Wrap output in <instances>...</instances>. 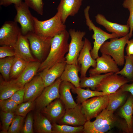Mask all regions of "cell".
I'll return each mask as SVG.
<instances>
[{"label": "cell", "instance_id": "obj_23", "mask_svg": "<svg viewBox=\"0 0 133 133\" xmlns=\"http://www.w3.org/2000/svg\"><path fill=\"white\" fill-rule=\"evenodd\" d=\"M41 63L37 61L29 62L21 74L15 79L21 87H24L36 76Z\"/></svg>", "mask_w": 133, "mask_h": 133}, {"label": "cell", "instance_id": "obj_31", "mask_svg": "<svg viewBox=\"0 0 133 133\" xmlns=\"http://www.w3.org/2000/svg\"><path fill=\"white\" fill-rule=\"evenodd\" d=\"M29 62L15 56L10 74V78H17L21 74Z\"/></svg>", "mask_w": 133, "mask_h": 133}, {"label": "cell", "instance_id": "obj_47", "mask_svg": "<svg viewBox=\"0 0 133 133\" xmlns=\"http://www.w3.org/2000/svg\"><path fill=\"white\" fill-rule=\"evenodd\" d=\"M132 133H133V115L132 117Z\"/></svg>", "mask_w": 133, "mask_h": 133}, {"label": "cell", "instance_id": "obj_14", "mask_svg": "<svg viewBox=\"0 0 133 133\" xmlns=\"http://www.w3.org/2000/svg\"><path fill=\"white\" fill-rule=\"evenodd\" d=\"M66 109L63 102L60 98H58L42 109L40 111L52 124L58 123L64 116Z\"/></svg>", "mask_w": 133, "mask_h": 133}, {"label": "cell", "instance_id": "obj_10", "mask_svg": "<svg viewBox=\"0 0 133 133\" xmlns=\"http://www.w3.org/2000/svg\"><path fill=\"white\" fill-rule=\"evenodd\" d=\"M21 33L17 22L14 21L5 22L0 28V45L13 47Z\"/></svg>", "mask_w": 133, "mask_h": 133}, {"label": "cell", "instance_id": "obj_16", "mask_svg": "<svg viewBox=\"0 0 133 133\" xmlns=\"http://www.w3.org/2000/svg\"><path fill=\"white\" fill-rule=\"evenodd\" d=\"M87 121L82 110L81 104L66 109L65 114L58 123L74 126H83Z\"/></svg>", "mask_w": 133, "mask_h": 133}, {"label": "cell", "instance_id": "obj_32", "mask_svg": "<svg viewBox=\"0 0 133 133\" xmlns=\"http://www.w3.org/2000/svg\"><path fill=\"white\" fill-rule=\"evenodd\" d=\"M52 124V133H81L83 131V126H74L56 123Z\"/></svg>", "mask_w": 133, "mask_h": 133}, {"label": "cell", "instance_id": "obj_22", "mask_svg": "<svg viewBox=\"0 0 133 133\" xmlns=\"http://www.w3.org/2000/svg\"><path fill=\"white\" fill-rule=\"evenodd\" d=\"M79 64H67L64 70L60 77L62 81L68 82L76 87H80V78L78 73L81 71V67Z\"/></svg>", "mask_w": 133, "mask_h": 133}, {"label": "cell", "instance_id": "obj_26", "mask_svg": "<svg viewBox=\"0 0 133 133\" xmlns=\"http://www.w3.org/2000/svg\"><path fill=\"white\" fill-rule=\"evenodd\" d=\"M128 92L120 88L115 93L108 94V103L106 109L114 112L125 103L129 96Z\"/></svg>", "mask_w": 133, "mask_h": 133}, {"label": "cell", "instance_id": "obj_24", "mask_svg": "<svg viewBox=\"0 0 133 133\" xmlns=\"http://www.w3.org/2000/svg\"><path fill=\"white\" fill-rule=\"evenodd\" d=\"M75 87L67 81H61L59 87L60 98L64 104L66 109L74 108L77 105L74 101L70 90Z\"/></svg>", "mask_w": 133, "mask_h": 133}, {"label": "cell", "instance_id": "obj_33", "mask_svg": "<svg viewBox=\"0 0 133 133\" xmlns=\"http://www.w3.org/2000/svg\"><path fill=\"white\" fill-rule=\"evenodd\" d=\"M15 56L0 59V72L4 80H9L11 68Z\"/></svg>", "mask_w": 133, "mask_h": 133}, {"label": "cell", "instance_id": "obj_6", "mask_svg": "<svg viewBox=\"0 0 133 133\" xmlns=\"http://www.w3.org/2000/svg\"><path fill=\"white\" fill-rule=\"evenodd\" d=\"M30 43L31 50L35 57L39 61L46 58L49 52L52 38L38 35L34 32L26 35Z\"/></svg>", "mask_w": 133, "mask_h": 133}, {"label": "cell", "instance_id": "obj_11", "mask_svg": "<svg viewBox=\"0 0 133 133\" xmlns=\"http://www.w3.org/2000/svg\"><path fill=\"white\" fill-rule=\"evenodd\" d=\"M61 81L59 77L51 84L45 88L35 100L37 110L40 111L55 99L60 98L59 87Z\"/></svg>", "mask_w": 133, "mask_h": 133}, {"label": "cell", "instance_id": "obj_29", "mask_svg": "<svg viewBox=\"0 0 133 133\" xmlns=\"http://www.w3.org/2000/svg\"><path fill=\"white\" fill-rule=\"evenodd\" d=\"M73 93L77 95V103L81 104L88 99L94 97L109 94L102 92L96 90H92L88 88L86 89L79 87L74 88L71 90Z\"/></svg>", "mask_w": 133, "mask_h": 133}, {"label": "cell", "instance_id": "obj_35", "mask_svg": "<svg viewBox=\"0 0 133 133\" xmlns=\"http://www.w3.org/2000/svg\"><path fill=\"white\" fill-rule=\"evenodd\" d=\"M16 115L15 112H7L0 111V116L2 129L0 133H7L9 127Z\"/></svg>", "mask_w": 133, "mask_h": 133}, {"label": "cell", "instance_id": "obj_12", "mask_svg": "<svg viewBox=\"0 0 133 133\" xmlns=\"http://www.w3.org/2000/svg\"><path fill=\"white\" fill-rule=\"evenodd\" d=\"M131 81L122 76L113 73L104 77L95 90L109 94L115 93L123 85Z\"/></svg>", "mask_w": 133, "mask_h": 133}, {"label": "cell", "instance_id": "obj_13", "mask_svg": "<svg viewBox=\"0 0 133 133\" xmlns=\"http://www.w3.org/2000/svg\"><path fill=\"white\" fill-rule=\"evenodd\" d=\"M102 54L100 57L96 59V67L89 69V73L90 76L102 73L106 74L111 72L116 73L120 70L118 65L111 56Z\"/></svg>", "mask_w": 133, "mask_h": 133}, {"label": "cell", "instance_id": "obj_48", "mask_svg": "<svg viewBox=\"0 0 133 133\" xmlns=\"http://www.w3.org/2000/svg\"></svg>", "mask_w": 133, "mask_h": 133}, {"label": "cell", "instance_id": "obj_7", "mask_svg": "<svg viewBox=\"0 0 133 133\" xmlns=\"http://www.w3.org/2000/svg\"><path fill=\"white\" fill-rule=\"evenodd\" d=\"M108 95L94 97L81 104L82 111L87 121L96 117L106 108L109 101Z\"/></svg>", "mask_w": 133, "mask_h": 133}, {"label": "cell", "instance_id": "obj_27", "mask_svg": "<svg viewBox=\"0 0 133 133\" xmlns=\"http://www.w3.org/2000/svg\"><path fill=\"white\" fill-rule=\"evenodd\" d=\"M22 88L17 83L15 79L6 81L3 80L0 76V100L9 98L15 93Z\"/></svg>", "mask_w": 133, "mask_h": 133}, {"label": "cell", "instance_id": "obj_25", "mask_svg": "<svg viewBox=\"0 0 133 133\" xmlns=\"http://www.w3.org/2000/svg\"><path fill=\"white\" fill-rule=\"evenodd\" d=\"M33 129L37 133H52V124L40 111L37 110L33 115Z\"/></svg>", "mask_w": 133, "mask_h": 133}, {"label": "cell", "instance_id": "obj_8", "mask_svg": "<svg viewBox=\"0 0 133 133\" xmlns=\"http://www.w3.org/2000/svg\"><path fill=\"white\" fill-rule=\"evenodd\" d=\"M68 32L71 40L68 53L65 56L66 61L67 64H78V59L84 44V40L83 39L86 33L72 29H70Z\"/></svg>", "mask_w": 133, "mask_h": 133}, {"label": "cell", "instance_id": "obj_5", "mask_svg": "<svg viewBox=\"0 0 133 133\" xmlns=\"http://www.w3.org/2000/svg\"><path fill=\"white\" fill-rule=\"evenodd\" d=\"M90 8V6H87L84 9V12L86 24L89 30L90 31L92 30L94 32L92 38L94 41L93 42V47L90 50V53L92 58L95 60L99 57V51L106 41L109 39L119 37L115 33H108L95 26L89 17V11Z\"/></svg>", "mask_w": 133, "mask_h": 133}, {"label": "cell", "instance_id": "obj_3", "mask_svg": "<svg viewBox=\"0 0 133 133\" xmlns=\"http://www.w3.org/2000/svg\"><path fill=\"white\" fill-rule=\"evenodd\" d=\"M34 32L44 37L52 38L66 30V26L62 22L60 13L57 12L53 17L44 21L39 20L33 17Z\"/></svg>", "mask_w": 133, "mask_h": 133}, {"label": "cell", "instance_id": "obj_37", "mask_svg": "<svg viewBox=\"0 0 133 133\" xmlns=\"http://www.w3.org/2000/svg\"><path fill=\"white\" fill-rule=\"evenodd\" d=\"M24 117L16 115L10 126L7 133H21Z\"/></svg>", "mask_w": 133, "mask_h": 133}, {"label": "cell", "instance_id": "obj_9", "mask_svg": "<svg viewBox=\"0 0 133 133\" xmlns=\"http://www.w3.org/2000/svg\"><path fill=\"white\" fill-rule=\"evenodd\" d=\"M17 14L14 21L18 23L21 26L22 34L26 35L30 32H34L33 16L31 14L29 6L24 2L14 5Z\"/></svg>", "mask_w": 133, "mask_h": 133}, {"label": "cell", "instance_id": "obj_40", "mask_svg": "<svg viewBox=\"0 0 133 133\" xmlns=\"http://www.w3.org/2000/svg\"><path fill=\"white\" fill-rule=\"evenodd\" d=\"M24 2L29 6L38 14H43L44 3L43 0H24Z\"/></svg>", "mask_w": 133, "mask_h": 133}, {"label": "cell", "instance_id": "obj_4", "mask_svg": "<svg viewBox=\"0 0 133 133\" xmlns=\"http://www.w3.org/2000/svg\"><path fill=\"white\" fill-rule=\"evenodd\" d=\"M129 33L118 38H111L109 41H105L100 47L102 54H105L112 57L117 65L121 66L124 64V49L125 46L130 38Z\"/></svg>", "mask_w": 133, "mask_h": 133}, {"label": "cell", "instance_id": "obj_41", "mask_svg": "<svg viewBox=\"0 0 133 133\" xmlns=\"http://www.w3.org/2000/svg\"><path fill=\"white\" fill-rule=\"evenodd\" d=\"M33 123V115L32 113H29L26 116L21 133H34Z\"/></svg>", "mask_w": 133, "mask_h": 133}, {"label": "cell", "instance_id": "obj_34", "mask_svg": "<svg viewBox=\"0 0 133 133\" xmlns=\"http://www.w3.org/2000/svg\"><path fill=\"white\" fill-rule=\"evenodd\" d=\"M125 62L123 68L116 73L133 81V56H125Z\"/></svg>", "mask_w": 133, "mask_h": 133}, {"label": "cell", "instance_id": "obj_30", "mask_svg": "<svg viewBox=\"0 0 133 133\" xmlns=\"http://www.w3.org/2000/svg\"><path fill=\"white\" fill-rule=\"evenodd\" d=\"M113 73H114L109 72L104 74L97 75L89 77L86 76L80 78V87L82 88H90L92 90H95L97 87L104 77Z\"/></svg>", "mask_w": 133, "mask_h": 133}, {"label": "cell", "instance_id": "obj_42", "mask_svg": "<svg viewBox=\"0 0 133 133\" xmlns=\"http://www.w3.org/2000/svg\"><path fill=\"white\" fill-rule=\"evenodd\" d=\"M15 56V51L13 47L8 46L0 47V59Z\"/></svg>", "mask_w": 133, "mask_h": 133}, {"label": "cell", "instance_id": "obj_43", "mask_svg": "<svg viewBox=\"0 0 133 133\" xmlns=\"http://www.w3.org/2000/svg\"><path fill=\"white\" fill-rule=\"evenodd\" d=\"M24 93L23 87L15 93L9 99L18 105L23 102Z\"/></svg>", "mask_w": 133, "mask_h": 133}, {"label": "cell", "instance_id": "obj_18", "mask_svg": "<svg viewBox=\"0 0 133 133\" xmlns=\"http://www.w3.org/2000/svg\"><path fill=\"white\" fill-rule=\"evenodd\" d=\"M83 0H61L57 8L61 20L65 23L69 16H74L79 11Z\"/></svg>", "mask_w": 133, "mask_h": 133}, {"label": "cell", "instance_id": "obj_1", "mask_svg": "<svg viewBox=\"0 0 133 133\" xmlns=\"http://www.w3.org/2000/svg\"><path fill=\"white\" fill-rule=\"evenodd\" d=\"M114 112L103 110L93 121L87 120L83 125V133H103L114 127L123 133H129L125 120L114 115Z\"/></svg>", "mask_w": 133, "mask_h": 133}, {"label": "cell", "instance_id": "obj_46", "mask_svg": "<svg viewBox=\"0 0 133 133\" xmlns=\"http://www.w3.org/2000/svg\"><path fill=\"white\" fill-rule=\"evenodd\" d=\"M120 88L123 91L130 92L133 96V83L130 84L125 83Z\"/></svg>", "mask_w": 133, "mask_h": 133}, {"label": "cell", "instance_id": "obj_36", "mask_svg": "<svg viewBox=\"0 0 133 133\" xmlns=\"http://www.w3.org/2000/svg\"><path fill=\"white\" fill-rule=\"evenodd\" d=\"M35 105V100H30L18 104L15 112L16 115L25 117Z\"/></svg>", "mask_w": 133, "mask_h": 133}, {"label": "cell", "instance_id": "obj_17", "mask_svg": "<svg viewBox=\"0 0 133 133\" xmlns=\"http://www.w3.org/2000/svg\"><path fill=\"white\" fill-rule=\"evenodd\" d=\"M24 87L25 93L23 102L30 100H35L41 94L45 88V85L40 76H35L26 83Z\"/></svg>", "mask_w": 133, "mask_h": 133}, {"label": "cell", "instance_id": "obj_2", "mask_svg": "<svg viewBox=\"0 0 133 133\" xmlns=\"http://www.w3.org/2000/svg\"><path fill=\"white\" fill-rule=\"evenodd\" d=\"M69 35L66 30L51 38L49 52L46 59L41 63L38 72L66 61L65 55L69 50Z\"/></svg>", "mask_w": 133, "mask_h": 133}, {"label": "cell", "instance_id": "obj_15", "mask_svg": "<svg viewBox=\"0 0 133 133\" xmlns=\"http://www.w3.org/2000/svg\"><path fill=\"white\" fill-rule=\"evenodd\" d=\"M84 43L78 59V64L81 65L80 78L86 76L87 71L92 66L96 67L97 65L96 60L92 57L90 50L92 49L91 42L86 38H84Z\"/></svg>", "mask_w": 133, "mask_h": 133}, {"label": "cell", "instance_id": "obj_20", "mask_svg": "<svg viewBox=\"0 0 133 133\" xmlns=\"http://www.w3.org/2000/svg\"><path fill=\"white\" fill-rule=\"evenodd\" d=\"M66 64V61L58 63L49 68L44 69L39 73L45 87L51 84L61 76Z\"/></svg>", "mask_w": 133, "mask_h": 133}, {"label": "cell", "instance_id": "obj_39", "mask_svg": "<svg viewBox=\"0 0 133 133\" xmlns=\"http://www.w3.org/2000/svg\"><path fill=\"white\" fill-rule=\"evenodd\" d=\"M18 105L9 98L0 100V108L4 112H15Z\"/></svg>", "mask_w": 133, "mask_h": 133}, {"label": "cell", "instance_id": "obj_44", "mask_svg": "<svg viewBox=\"0 0 133 133\" xmlns=\"http://www.w3.org/2000/svg\"><path fill=\"white\" fill-rule=\"evenodd\" d=\"M23 0H0V5L4 6H7L12 4L14 5L17 4Z\"/></svg>", "mask_w": 133, "mask_h": 133}, {"label": "cell", "instance_id": "obj_28", "mask_svg": "<svg viewBox=\"0 0 133 133\" xmlns=\"http://www.w3.org/2000/svg\"><path fill=\"white\" fill-rule=\"evenodd\" d=\"M133 96H129L125 103L121 107L118 113V116L126 121L129 133H132V124L133 115Z\"/></svg>", "mask_w": 133, "mask_h": 133}, {"label": "cell", "instance_id": "obj_19", "mask_svg": "<svg viewBox=\"0 0 133 133\" xmlns=\"http://www.w3.org/2000/svg\"><path fill=\"white\" fill-rule=\"evenodd\" d=\"M97 23L104 27L108 31L116 34L119 37L125 36L129 33L130 28L127 25H122L110 21L105 17L98 14L95 16Z\"/></svg>", "mask_w": 133, "mask_h": 133}, {"label": "cell", "instance_id": "obj_21", "mask_svg": "<svg viewBox=\"0 0 133 133\" xmlns=\"http://www.w3.org/2000/svg\"><path fill=\"white\" fill-rule=\"evenodd\" d=\"M13 48L15 53V56L29 62L36 61L31 53L28 39L26 35H22L21 33Z\"/></svg>", "mask_w": 133, "mask_h": 133}, {"label": "cell", "instance_id": "obj_38", "mask_svg": "<svg viewBox=\"0 0 133 133\" xmlns=\"http://www.w3.org/2000/svg\"><path fill=\"white\" fill-rule=\"evenodd\" d=\"M123 7L129 11V17L127 22V24L130 28L129 34L131 37L133 31V0H125L122 4Z\"/></svg>", "mask_w": 133, "mask_h": 133}, {"label": "cell", "instance_id": "obj_45", "mask_svg": "<svg viewBox=\"0 0 133 133\" xmlns=\"http://www.w3.org/2000/svg\"><path fill=\"white\" fill-rule=\"evenodd\" d=\"M126 49L127 55L133 56V39L129 40L128 41Z\"/></svg>", "mask_w": 133, "mask_h": 133}]
</instances>
